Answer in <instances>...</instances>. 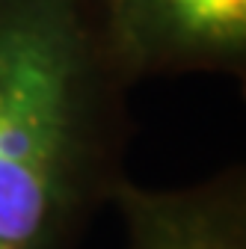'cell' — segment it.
<instances>
[{
	"label": "cell",
	"instance_id": "1",
	"mask_svg": "<svg viewBox=\"0 0 246 249\" xmlns=\"http://www.w3.org/2000/svg\"><path fill=\"white\" fill-rule=\"evenodd\" d=\"M134 77L101 0H0V249H77L128 175Z\"/></svg>",
	"mask_w": 246,
	"mask_h": 249
},
{
	"label": "cell",
	"instance_id": "3",
	"mask_svg": "<svg viewBox=\"0 0 246 249\" xmlns=\"http://www.w3.org/2000/svg\"><path fill=\"white\" fill-rule=\"evenodd\" d=\"M110 211L122 220L125 249H246V169L228 163L175 187L125 178Z\"/></svg>",
	"mask_w": 246,
	"mask_h": 249
},
{
	"label": "cell",
	"instance_id": "2",
	"mask_svg": "<svg viewBox=\"0 0 246 249\" xmlns=\"http://www.w3.org/2000/svg\"><path fill=\"white\" fill-rule=\"evenodd\" d=\"M101 6L137 86L151 77L246 74V0H101Z\"/></svg>",
	"mask_w": 246,
	"mask_h": 249
}]
</instances>
